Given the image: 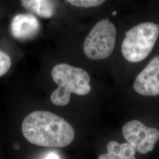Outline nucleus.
Returning <instances> with one entry per match:
<instances>
[{"mask_svg":"<svg viewBox=\"0 0 159 159\" xmlns=\"http://www.w3.org/2000/svg\"><path fill=\"white\" fill-rule=\"evenodd\" d=\"M159 34V25L150 22L143 23L125 33L121 52L125 59L138 63L145 59L153 48Z\"/></svg>","mask_w":159,"mask_h":159,"instance_id":"3","label":"nucleus"},{"mask_svg":"<svg viewBox=\"0 0 159 159\" xmlns=\"http://www.w3.org/2000/svg\"><path fill=\"white\" fill-rule=\"evenodd\" d=\"M116 29L108 19H104L91 29L83 44L85 56L92 60L107 58L115 47Z\"/></svg>","mask_w":159,"mask_h":159,"instance_id":"4","label":"nucleus"},{"mask_svg":"<svg viewBox=\"0 0 159 159\" xmlns=\"http://www.w3.org/2000/svg\"><path fill=\"white\" fill-rule=\"evenodd\" d=\"M73 6L79 7H84L89 8L96 6H100L105 1L102 0H68L66 1Z\"/></svg>","mask_w":159,"mask_h":159,"instance_id":"11","label":"nucleus"},{"mask_svg":"<svg viewBox=\"0 0 159 159\" xmlns=\"http://www.w3.org/2000/svg\"><path fill=\"white\" fill-rule=\"evenodd\" d=\"M122 133L127 143L141 154L152 151L159 139L158 129L148 127L136 120L125 123L122 128Z\"/></svg>","mask_w":159,"mask_h":159,"instance_id":"5","label":"nucleus"},{"mask_svg":"<svg viewBox=\"0 0 159 159\" xmlns=\"http://www.w3.org/2000/svg\"><path fill=\"white\" fill-rule=\"evenodd\" d=\"M11 66L10 57L4 51L0 50V77L3 76Z\"/></svg>","mask_w":159,"mask_h":159,"instance_id":"10","label":"nucleus"},{"mask_svg":"<svg viewBox=\"0 0 159 159\" xmlns=\"http://www.w3.org/2000/svg\"><path fill=\"white\" fill-rule=\"evenodd\" d=\"M21 4L25 9L40 17L50 18L54 14L56 6L54 1L47 0H23Z\"/></svg>","mask_w":159,"mask_h":159,"instance_id":"9","label":"nucleus"},{"mask_svg":"<svg viewBox=\"0 0 159 159\" xmlns=\"http://www.w3.org/2000/svg\"><path fill=\"white\" fill-rule=\"evenodd\" d=\"M51 76L58 87L51 93L50 99L58 106L67 105L71 93L84 96L91 90L90 75L82 68L65 63L59 64L52 69Z\"/></svg>","mask_w":159,"mask_h":159,"instance_id":"2","label":"nucleus"},{"mask_svg":"<svg viewBox=\"0 0 159 159\" xmlns=\"http://www.w3.org/2000/svg\"><path fill=\"white\" fill-rule=\"evenodd\" d=\"M38 19L31 14H20L13 18L11 24L12 35L18 40H27L34 37L40 31Z\"/></svg>","mask_w":159,"mask_h":159,"instance_id":"7","label":"nucleus"},{"mask_svg":"<svg viewBox=\"0 0 159 159\" xmlns=\"http://www.w3.org/2000/svg\"><path fill=\"white\" fill-rule=\"evenodd\" d=\"M22 133L29 142L37 146L64 148L74 140L73 127L62 117L47 111H35L23 120Z\"/></svg>","mask_w":159,"mask_h":159,"instance_id":"1","label":"nucleus"},{"mask_svg":"<svg viewBox=\"0 0 159 159\" xmlns=\"http://www.w3.org/2000/svg\"><path fill=\"white\" fill-rule=\"evenodd\" d=\"M45 159H59V157L57 154L51 153L47 155Z\"/></svg>","mask_w":159,"mask_h":159,"instance_id":"12","label":"nucleus"},{"mask_svg":"<svg viewBox=\"0 0 159 159\" xmlns=\"http://www.w3.org/2000/svg\"><path fill=\"white\" fill-rule=\"evenodd\" d=\"M134 89L142 96L159 95V56L154 57L137 75Z\"/></svg>","mask_w":159,"mask_h":159,"instance_id":"6","label":"nucleus"},{"mask_svg":"<svg viewBox=\"0 0 159 159\" xmlns=\"http://www.w3.org/2000/svg\"><path fill=\"white\" fill-rule=\"evenodd\" d=\"M107 153L101 154L98 159H136V150L126 143L111 141L107 145Z\"/></svg>","mask_w":159,"mask_h":159,"instance_id":"8","label":"nucleus"},{"mask_svg":"<svg viewBox=\"0 0 159 159\" xmlns=\"http://www.w3.org/2000/svg\"><path fill=\"white\" fill-rule=\"evenodd\" d=\"M112 14H113V16H116V15L117 14V12L114 11L112 13Z\"/></svg>","mask_w":159,"mask_h":159,"instance_id":"13","label":"nucleus"}]
</instances>
